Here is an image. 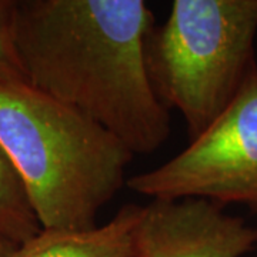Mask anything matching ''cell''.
I'll list each match as a JSON object with an SVG mask.
<instances>
[{
    "mask_svg": "<svg viewBox=\"0 0 257 257\" xmlns=\"http://www.w3.org/2000/svg\"><path fill=\"white\" fill-rule=\"evenodd\" d=\"M155 15L143 0H15L28 84L97 121L135 156L172 135L146 66Z\"/></svg>",
    "mask_w": 257,
    "mask_h": 257,
    "instance_id": "cell-1",
    "label": "cell"
},
{
    "mask_svg": "<svg viewBox=\"0 0 257 257\" xmlns=\"http://www.w3.org/2000/svg\"><path fill=\"white\" fill-rule=\"evenodd\" d=\"M0 149L42 229L99 226L135 157L97 121L28 83L0 84Z\"/></svg>",
    "mask_w": 257,
    "mask_h": 257,
    "instance_id": "cell-2",
    "label": "cell"
},
{
    "mask_svg": "<svg viewBox=\"0 0 257 257\" xmlns=\"http://www.w3.org/2000/svg\"><path fill=\"white\" fill-rule=\"evenodd\" d=\"M257 0H175L146 43L159 100L183 116L190 140L236 99L257 67Z\"/></svg>",
    "mask_w": 257,
    "mask_h": 257,
    "instance_id": "cell-3",
    "label": "cell"
},
{
    "mask_svg": "<svg viewBox=\"0 0 257 257\" xmlns=\"http://www.w3.org/2000/svg\"><path fill=\"white\" fill-rule=\"evenodd\" d=\"M126 187L152 200L241 204L257 216V67L200 136L163 165L130 176Z\"/></svg>",
    "mask_w": 257,
    "mask_h": 257,
    "instance_id": "cell-4",
    "label": "cell"
},
{
    "mask_svg": "<svg viewBox=\"0 0 257 257\" xmlns=\"http://www.w3.org/2000/svg\"><path fill=\"white\" fill-rule=\"evenodd\" d=\"M135 257H243L257 227L203 199L152 200L133 233Z\"/></svg>",
    "mask_w": 257,
    "mask_h": 257,
    "instance_id": "cell-5",
    "label": "cell"
},
{
    "mask_svg": "<svg viewBox=\"0 0 257 257\" xmlns=\"http://www.w3.org/2000/svg\"><path fill=\"white\" fill-rule=\"evenodd\" d=\"M143 206L124 204L110 220L89 230L42 229L9 257H135L133 233Z\"/></svg>",
    "mask_w": 257,
    "mask_h": 257,
    "instance_id": "cell-6",
    "label": "cell"
},
{
    "mask_svg": "<svg viewBox=\"0 0 257 257\" xmlns=\"http://www.w3.org/2000/svg\"><path fill=\"white\" fill-rule=\"evenodd\" d=\"M42 230L16 170L0 149V239L19 246Z\"/></svg>",
    "mask_w": 257,
    "mask_h": 257,
    "instance_id": "cell-7",
    "label": "cell"
},
{
    "mask_svg": "<svg viewBox=\"0 0 257 257\" xmlns=\"http://www.w3.org/2000/svg\"><path fill=\"white\" fill-rule=\"evenodd\" d=\"M15 0H0V84L28 83L15 43Z\"/></svg>",
    "mask_w": 257,
    "mask_h": 257,
    "instance_id": "cell-8",
    "label": "cell"
},
{
    "mask_svg": "<svg viewBox=\"0 0 257 257\" xmlns=\"http://www.w3.org/2000/svg\"><path fill=\"white\" fill-rule=\"evenodd\" d=\"M16 247L15 244H12L6 240L0 239V257H9L10 253L13 251V248Z\"/></svg>",
    "mask_w": 257,
    "mask_h": 257,
    "instance_id": "cell-9",
    "label": "cell"
}]
</instances>
